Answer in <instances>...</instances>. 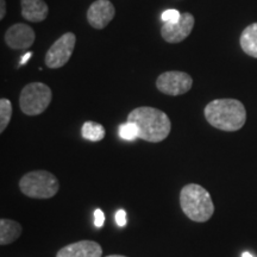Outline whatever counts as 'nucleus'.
<instances>
[{
	"label": "nucleus",
	"instance_id": "obj_4",
	"mask_svg": "<svg viewBox=\"0 0 257 257\" xmlns=\"http://www.w3.org/2000/svg\"><path fill=\"white\" fill-rule=\"evenodd\" d=\"M22 193L32 199H50L60 189L59 179L47 170H34L25 174L19 181Z\"/></svg>",
	"mask_w": 257,
	"mask_h": 257
},
{
	"label": "nucleus",
	"instance_id": "obj_21",
	"mask_svg": "<svg viewBox=\"0 0 257 257\" xmlns=\"http://www.w3.org/2000/svg\"><path fill=\"white\" fill-rule=\"evenodd\" d=\"M6 14V3L5 0H0V21H3Z\"/></svg>",
	"mask_w": 257,
	"mask_h": 257
},
{
	"label": "nucleus",
	"instance_id": "obj_23",
	"mask_svg": "<svg viewBox=\"0 0 257 257\" xmlns=\"http://www.w3.org/2000/svg\"><path fill=\"white\" fill-rule=\"evenodd\" d=\"M242 257H253L252 255H251V253H250V252H243L242 253Z\"/></svg>",
	"mask_w": 257,
	"mask_h": 257
},
{
	"label": "nucleus",
	"instance_id": "obj_18",
	"mask_svg": "<svg viewBox=\"0 0 257 257\" xmlns=\"http://www.w3.org/2000/svg\"><path fill=\"white\" fill-rule=\"evenodd\" d=\"M180 17H181V14H180L179 11H176V10H167L161 16V18H162V21L167 23V22H172V23H174V22H178Z\"/></svg>",
	"mask_w": 257,
	"mask_h": 257
},
{
	"label": "nucleus",
	"instance_id": "obj_11",
	"mask_svg": "<svg viewBox=\"0 0 257 257\" xmlns=\"http://www.w3.org/2000/svg\"><path fill=\"white\" fill-rule=\"evenodd\" d=\"M102 248L94 240H80L61 248L56 257H101Z\"/></svg>",
	"mask_w": 257,
	"mask_h": 257
},
{
	"label": "nucleus",
	"instance_id": "obj_1",
	"mask_svg": "<svg viewBox=\"0 0 257 257\" xmlns=\"http://www.w3.org/2000/svg\"><path fill=\"white\" fill-rule=\"evenodd\" d=\"M127 121H133L138 127V137L150 143H159L169 136L172 123L169 117L159 108L142 106L128 113Z\"/></svg>",
	"mask_w": 257,
	"mask_h": 257
},
{
	"label": "nucleus",
	"instance_id": "obj_9",
	"mask_svg": "<svg viewBox=\"0 0 257 257\" xmlns=\"http://www.w3.org/2000/svg\"><path fill=\"white\" fill-rule=\"evenodd\" d=\"M36 40L34 29L27 24H15L5 32V43L14 50H23L30 48Z\"/></svg>",
	"mask_w": 257,
	"mask_h": 257
},
{
	"label": "nucleus",
	"instance_id": "obj_19",
	"mask_svg": "<svg viewBox=\"0 0 257 257\" xmlns=\"http://www.w3.org/2000/svg\"><path fill=\"white\" fill-rule=\"evenodd\" d=\"M105 223V214L100 208H96L94 211V226L100 229V227L104 226Z\"/></svg>",
	"mask_w": 257,
	"mask_h": 257
},
{
	"label": "nucleus",
	"instance_id": "obj_16",
	"mask_svg": "<svg viewBox=\"0 0 257 257\" xmlns=\"http://www.w3.org/2000/svg\"><path fill=\"white\" fill-rule=\"evenodd\" d=\"M12 118V104L9 99H0V133H4Z\"/></svg>",
	"mask_w": 257,
	"mask_h": 257
},
{
	"label": "nucleus",
	"instance_id": "obj_15",
	"mask_svg": "<svg viewBox=\"0 0 257 257\" xmlns=\"http://www.w3.org/2000/svg\"><path fill=\"white\" fill-rule=\"evenodd\" d=\"M81 135L85 140L91 142H100L101 140H104L106 131L101 124L95 121H85L81 128Z\"/></svg>",
	"mask_w": 257,
	"mask_h": 257
},
{
	"label": "nucleus",
	"instance_id": "obj_14",
	"mask_svg": "<svg viewBox=\"0 0 257 257\" xmlns=\"http://www.w3.org/2000/svg\"><path fill=\"white\" fill-rule=\"evenodd\" d=\"M240 47L249 56L257 59V23L244 29L240 35Z\"/></svg>",
	"mask_w": 257,
	"mask_h": 257
},
{
	"label": "nucleus",
	"instance_id": "obj_5",
	"mask_svg": "<svg viewBox=\"0 0 257 257\" xmlns=\"http://www.w3.org/2000/svg\"><path fill=\"white\" fill-rule=\"evenodd\" d=\"M53 100V92L49 86L42 82H31L22 89L19 106L24 114L38 115L47 110Z\"/></svg>",
	"mask_w": 257,
	"mask_h": 257
},
{
	"label": "nucleus",
	"instance_id": "obj_22",
	"mask_svg": "<svg viewBox=\"0 0 257 257\" xmlns=\"http://www.w3.org/2000/svg\"><path fill=\"white\" fill-rule=\"evenodd\" d=\"M31 55H32L31 51H29V53H27L25 55H23V57H22V60H21V62H19V66H23V64L27 63V61L30 59Z\"/></svg>",
	"mask_w": 257,
	"mask_h": 257
},
{
	"label": "nucleus",
	"instance_id": "obj_12",
	"mask_svg": "<svg viewBox=\"0 0 257 257\" xmlns=\"http://www.w3.org/2000/svg\"><path fill=\"white\" fill-rule=\"evenodd\" d=\"M22 16L32 23L46 21L49 14V8L44 0H21Z\"/></svg>",
	"mask_w": 257,
	"mask_h": 257
},
{
	"label": "nucleus",
	"instance_id": "obj_20",
	"mask_svg": "<svg viewBox=\"0 0 257 257\" xmlns=\"http://www.w3.org/2000/svg\"><path fill=\"white\" fill-rule=\"evenodd\" d=\"M115 223L119 227H124L125 225L127 223V219H126V212L125 210H118L117 213H115Z\"/></svg>",
	"mask_w": 257,
	"mask_h": 257
},
{
	"label": "nucleus",
	"instance_id": "obj_2",
	"mask_svg": "<svg viewBox=\"0 0 257 257\" xmlns=\"http://www.w3.org/2000/svg\"><path fill=\"white\" fill-rule=\"evenodd\" d=\"M204 113L210 125L227 133L239 130L246 121L245 107L236 99H217L208 102Z\"/></svg>",
	"mask_w": 257,
	"mask_h": 257
},
{
	"label": "nucleus",
	"instance_id": "obj_7",
	"mask_svg": "<svg viewBox=\"0 0 257 257\" xmlns=\"http://www.w3.org/2000/svg\"><path fill=\"white\" fill-rule=\"evenodd\" d=\"M193 86V79L189 74L185 72L162 73L156 80V87L160 92L167 95H181L187 93Z\"/></svg>",
	"mask_w": 257,
	"mask_h": 257
},
{
	"label": "nucleus",
	"instance_id": "obj_13",
	"mask_svg": "<svg viewBox=\"0 0 257 257\" xmlns=\"http://www.w3.org/2000/svg\"><path fill=\"white\" fill-rule=\"evenodd\" d=\"M22 231H23V227L18 221L6 219V218L0 219V244L8 245V244L14 243L21 237Z\"/></svg>",
	"mask_w": 257,
	"mask_h": 257
},
{
	"label": "nucleus",
	"instance_id": "obj_17",
	"mask_svg": "<svg viewBox=\"0 0 257 257\" xmlns=\"http://www.w3.org/2000/svg\"><path fill=\"white\" fill-rule=\"evenodd\" d=\"M119 137L124 141H128V142H133V141L140 138L138 137L137 125L133 121H126V123L121 124L119 126Z\"/></svg>",
	"mask_w": 257,
	"mask_h": 257
},
{
	"label": "nucleus",
	"instance_id": "obj_8",
	"mask_svg": "<svg viewBox=\"0 0 257 257\" xmlns=\"http://www.w3.org/2000/svg\"><path fill=\"white\" fill-rule=\"evenodd\" d=\"M195 19L193 15L185 12L181 14V17L178 22H167L161 28V36L168 43H180L186 40L194 28Z\"/></svg>",
	"mask_w": 257,
	"mask_h": 257
},
{
	"label": "nucleus",
	"instance_id": "obj_3",
	"mask_svg": "<svg viewBox=\"0 0 257 257\" xmlns=\"http://www.w3.org/2000/svg\"><path fill=\"white\" fill-rule=\"evenodd\" d=\"M180 206L189 219L205 223L214 213V204L207 189L198 184H188L180 192Z\"/></svg>",
	"mask_w": 257,
	"mask_h": 257
},
{
	"label": "nucleus",
	"instance_id": "obj_10",
	"mask_svg": "<svg viewBox=\"0 0 257 257\" xmlns=\"http://www.w3.org/2000/svg\"><path fill=\"white\" fill-rule=\"evenodd\" d=\"M115 9L110 0H95L87 11V21L92 28L101 30L111 23Z\"/></svg>",
	"mask_w": 257,
	"mask_h": 257
},
{
	"label": "nucleus",
	"instance_id": "obj_6",
	"mask_svg": "<svg viewBox=\"0 0 257 257\" xmlns=\"http://www.w3.org/2000/svg\"><path fill=\"white\" fill-rule=\"evenodd\" d=\"M76 37L73 32H67L56 40L46 54V64L50 69H57L63 67L72 57L75 48Z\"/></svg>",
	"mask_w": 257,
	"mask_h": 257
},
{
	"label": "nucleus",
	"instance_id": "obj_24",
	"mask_svg": "<svg viewBox=\"0 0 257 257\" xmlns=\"http://www.w3.org/2000/svg\"><path fill=\"white\" fill-rule=\"evenodd\" d=\"M106 257H126V256H123V255H108Z\"/></svg>",
	"mask_w": 257,
	"mask_h": 257
}]
</instances>
